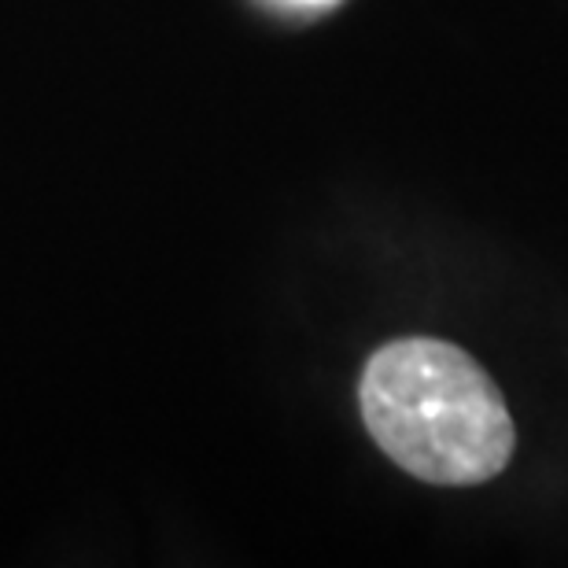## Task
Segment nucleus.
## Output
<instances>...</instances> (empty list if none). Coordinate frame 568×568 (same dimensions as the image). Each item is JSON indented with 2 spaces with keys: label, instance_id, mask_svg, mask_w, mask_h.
Returning a JSON list of instances; mask_svg holds the SVG:
<instances>
[{
  "label": "nucleus",
  "instance_id": "nucleus-2",
  "mask_svg": "<svg viewBox=\"0 0 568 568\" xmlns=\"http://www.w3.org/2000/svg\"><path fill=\"white\" fill-rule=\"evenodd\" d=\"M303 4H325V0H303Z\"/></svg>",
  "mask_w": 568,
  "mask_h": 568
},
{
  "label": "nucleus",
  "instance_id": "nucleus-1",
  "mask_svg": "<svg viewBox=\"0 0 568 568\" xmlns=\"http://www.w3.org/2000/svg\"><path fill=\"white\" fill-rule=\"evenodd\" d=\"M369 436L425 484L473 487L514 458V417L495 381L443 339H395L358 388Z\"/></svg>",
  "mask_w": 568,
  "mask_h": 568
}]
</instances>
